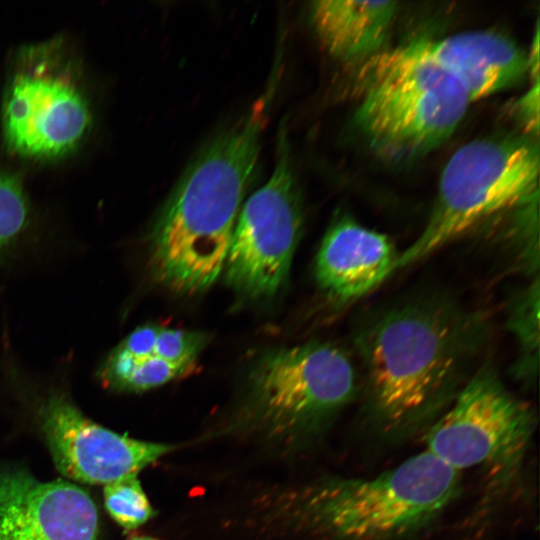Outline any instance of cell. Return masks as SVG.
I'll return each instance as SVG.
<instances>
[{
    "label": "cell",
    "instance_id": "cell-8",
    "mask_svg": "<svg viewBox=\"0 0 540 540\" xmlns=\"http://www.w3.org/2000/svg\"><path fill=\"white\" fill-rule=\"evenodd\" d=\"M535 426L533 410L484 368L429 428L426 450L458 472L480 467L510 476L522 467Z\"/></svg>",
    "mask_w": 540,
    "mask_h": 540
},
{
    "label": "cell",
    "instance_id": "cell-15",
    "mask_svg": "<svg viewBox=\"0 0 540 540\" xmlns=\"http://www.w3.org/2000/svg\"><path fill=\"white\" fill-rule=\"evenodd\" d=\"M193 367L156 356L133 357L114 349L104 361L100 376L102 382L110 388L142 392L185 375Z\"/></svg>",
    "mask_w": 540,
    "mask_h": 540
},
{
    "label": "cell",
    "instance_id": "cell-10",
    "mask_svg": "<svg viewBox=\"0 0 540 540\" xmlns=\"http://www.w3.org/2000/svg\"><path fill=\"white\" fill-rule=\"evenodd\" d=\"M38 419L57 469L83 483L106 485L136 475L174 449L104 428L62 394H53L40 405Z\"/></svg>",
    "mask_w": 540,
    "mask_h": 540
},
{
    "label": "cell",
    "instance_id": "cell-3",
    "mask_svg": "<svg viewBox=\"0 0 540 540\" xmlns=\"http://www.w3.org/2000/svg\"><path fill=\"white\" fill-rule=\"evenodd\" d=\"M477 326L444 302H417L382 313L360 334L374 416L386 429L408 426L454 388Z\"/></svg>",
    "mask_w": 540,
    "mask_h": 540
},
{
    "label": "cell",
    "instance_id": "cell-20",
    "mask_svg": "<svg viewBox=\"0 0 540 540\" xmlns=\"http://www.w3.org/2000/svg\"><path fill=\"white\" fill-rule=\"evenodd\" d=\"M539 80L534 81L528 90L517 102L516 112L524 127L538 133L539 127Z\"/></svg>",
    "mask_w": 540,
    "mask_h": 540
},
{
    "label": "cell",
    "instance_id": "cell-2",
    "mask_svg": "<svg viewBox=\"0 0 540 540\" xmlns=\"http://www.w3.org/2000/svg\"><path fill=\"white\" fill-rule=\"evenodd\" d=\"M460 472L424 450L371 478L331 477L271 497L262 519L314 540H406L460 493Z\"/></svg>",
    "mask_w": 540,
    "mask_h": 540
},
{
    "label": "cell",
    "instance_id": "cell-6",
    "mask_svg": "<svg viewBox=\"0 0 540 540\" xmlns=\"http://www.w3.org/2000/svg\"><path fill=\"white\" fill-rule=\"evenodd\" d=\"M539 149L530 139L485 138L464 144L446 163L430 217L399 254L412 265L498 212L532 203L538 194Z\"/></svg>",
    "mask_w": 540,
    "mask_h": 540
},
{
    "label": "cell",
    "instance_id": "cell-21",
    "mask_svg": "<svg viewBox=\"0 0 540 540\" xmlns=\"http://www.w3.org/2000/svg\"><path fill=\"white\" fill-rule=\"evenodd\" d=\"M128 540H158V539L149 537V536H135V537L129 538Z\"/></svg>",
    "mask_w": 540,
    "mask_h": 540
},
{
    "label": "cell",
    "instance_id": "cell-9",
    "mask_svg": "<svg viewBox=\"0 0 540 540\" xmlns=\"http://www.w3.org/2000/svg\"><path fill=\"white\" fill-rule=\"evenodd\" d=\"M303 210L287 135H279L269 179L242 205L223 271L236 291L254 299L284 285L300 239Z\"/></svg>",
    "mask_w": 540,
    "mask_h": 540
},
{
    "label": "cell",
    "instance_id": "cell-12",
    "mask_svg": "<svg viewBox=\"0 0 540 540\" xmlns=\"http://www.w3.org/2000/svg\"><path fill=\"white\" fill-rule=\"evenodd\" d=\"M398 257L386 235L343 218L323 238L316 257V279L333 298L356 300L396 270Z\"/></svg>",
    "mask_w": 540,
    "mask_h": 540
},
{
    "label": "cell",
    "instance_id": "cell-14",
    "mask_svg": "<svg viewBox=\"0 0 540 540\" xmlns=\"http://www.w3.org/2000/svg\"><path fill=\"white\" fill-rule=\"evenodd\" d=\"M396 1H317L311 18L324 48L341 60L380 52L398 11Z\"/></svg>",
    "mask_w": 540,
    "mask_h": 540
},
{
    "label": "cell",
    "instance_id": "cell-5",
    "mask_svg": "<svg viewBox=\"0 0 540 540\" xmlns=\"http://www.w3.org/2000/svg\"><path fill=\"white\" fill-rule=\"evenodd\" d=\"M355 372L339 348L307 343L265 354L252 369L230 432L295 448L315 436L355 391Z\"/></svg>",
    "mask_w": 540,
    "mask_h": 540
},
{
    "label": "cell",
    "instance_id": "cell-19",
    "mask_svg": "<svg viewBox=\"0 0 540 540\" xmlns=\"http://www.w3.org/2000/svg\"><path fill=\"white\" fill-rule=\"evenodd\" d=\"M204 345L205 336L201 333L159 326L150 356L195 366V361Z\"/></svg>",
    "mask_w": 540,
    "mask_h": 540
},
{
    "label": "cell",
    "instance_id": "cell-16",
    "mask_svg": "<svg viewBox=\"0 0 540 540\" xmlns=\"http://www.w3.org/2000/svg\"><path fill=\"white\" fill-rule=\"evenodd\" d=\"M539 297V280L536 278L516 298L508 320L522 353L517 370L527 376H531L538 365Z\"/></svg>",
    "mask_w": 540,
    "mask_h": 540
},
{
    "label": "cell",
    "instance_id": "cell-11",
    "mask_svg": "<svg viewBox=\"0 0 540 540\" xmlns=\"http://www.w3.org/2000/svg\"><path fill=\"white\" fill-rule=\"evenodd\" d=\"M98 534L96 505L76 484L0 471V540H98Z\"/></svg>",
    "mask_w": 540,
    "mask_h": 540
},
{
    "label": "cell",
    "instance_id": "cell-17",
    "mask_svg": "<svg viewBox=\"0 0 540 540\" xmlns=\"http://www.w3.org/2000/svg\"><path fill=\"white\" fill-rule=\"evenodd\" d=\"M103 495L110 517L127 531L138 528L155 516L137 475L106 484Z\"/></svg>",
    "mask_w": 540,
    "mask_h": 540
},
{
    "label": "cell",
    "instance_id": "cell-13",
    "mask_svg": "<svg viewBox=\"0 0 540 540\" xmlns=\"http://www.w3.org/2000/svg\"><path fill=\"white\" fill-rule=\"evenodd\" d=\"M432 55L463 85L471 102L519 82L529 72L528 56L492 31L425 39Z\"/></svg>",
    "mask_w": 540,
    "mask_h": 540
},
{
    "label": "cell",
    "instance_id": "cell-18",
    "mask_svg": "<svg viewBox=\"0 0 540 540\" xmlns=\"http://www.w3.org/2000/svg\"><path fill=\"white\" fill-rule=\"evenodd\" d=\"M28 216L29 207L21 185L0 170V254L25 229Z\"/></svg>",
    "mask_w": 540,
    "mask_h": 540
},
{
    "label": "cell",
    "instance_id": "cell-1",
    "mask_svg": "<svg viewBox=\"0 0 540 540\" xmlns=\"http://www.w3.org/2000/svg\"><path fill=\"white\" fill-rule=\"evenodd\" d=\"M272 80L237 123L196 154L158 214L150 267L156 280L174 292L204 291L223 271L259 159L277 75Z\"/></svg>",
    "mask_w": 540,
    "mask_h": 540
},
{
    "label": "cell",
    "instance_id": "cell-4",
    "mask_svg": "<svg viewBox=\"0 0 540 540\" xmlns=\"http://www.w3.org/2000/svg\"><path fill=\"white\" fill-rule=\"evenodd\" d=\"M356 123L372 148L395 160L430 152L471 103L460 81L416 39L366 59Z\"/></svg>",
    "mask_w": 540,
    "mask_h": 540
},
{
    "label": "cell",
    "instance_id": "cell-7",
    "mask_svg": "<svg viewBox=\"0 0 540 540\" xmlns=\"http://www.w3.org/2000/svg\"><path fill=\"white\" fill-rule=\"evenodd\" d=\"M91 122L89 101L61 44L52 41L23 49L2 108L9 149L33 159L59 158L76 149Z\"/></svg>",
    "mask_w": 540,
    "mask_h": 540
}]
</instances>
